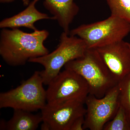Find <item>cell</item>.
I'll return each mask as SVG.
<instances>
[{
    "mask_svg": "<svg viewBox=\"0 0 130 130\" xmlns=\"http://www.w3.org/2000/svg\"><path fill=\"white\" fill-rule=\"evenodd\" d=\"M49 35L45 29L27 32L19 28L2 29L0 35L1 56L11 66L25 65L31 59L49 53L44 45Z\"/></svg>",
    "mask_w": 130,
    "mask_h": 130,
    "instance_id": "obj_1",
    "label": "cell"
},
{
    "mask_svg": "<svg viewBox=\"0 0 130 130\" xmlns=\"http://www.w3.org/2000/svg\"><path fill=\"white\" fill-rule=\"evenodd\" d=\"M64 67L83 77L88 84L89 94L98 98L104 96L119 83L95 49L88 48L83 56Z\"/></svg>",
    "mask_w": 130,
    "mask_h": 130,
    "instance_id": "obj_2",
    "label": "cell"
},
{
    "mask_svg": "<svg viewBox=\"0 0 130 130\" xmlns=\"http://www.w3.org/2000/svg\"><path fill=\"white\" fill-rule=\"evenodd\" d=\"M88 48L83 40L63 31L56 49L44 56L31 59L30 63L42 65L40 71L44 84L48 85L67 63L83 56Z\"/></svg>",
    "mask_w": 130,
    "mask_h": 130,
    "instance_id": "obj_3",
    "label": "cell"
},
{
    "mask_svg": "<svg viewBox=\"0 0 130 130\" xmlns=\"http://www.w3.org/2000/svg\"><path fill=\"white\" fill-rule=\"evenodd\" d=\"M130 33L129 23L111 15L104 20L81 25L69 34L82 39L88 48L96 49L124 40Z\"/></svg>",
    "mask_w": 130,
    "mask_h": 130,
    "instance_id": "obj_4",
    "label": "cell"
},
{
    "mask_svg": "<svg viewBox=\"0 0 130 130\" xmlns=\"http://www.w3.org/2000/svg\"><path fill=\"white\" fill-rule=\"evenodd\" d=\"M40 71L11 90L0 94V108H11L33 112L41 110L47 104L46 91Z\"/></svg>",
    "mask_w": 130,
    "mask_h": 130,
    "instance_id": "obj_5",
    "label": "cell"
},
{
    "mask_svg": "<svg viewBox=\"0 0 130 130\" xmlns=\"http://www.w3.org/2000/svg\"><path fill=\"white\" fill-rule=\"evenodd\" d=\"M41 111V130H84L86 113L84 102L73 100L58 104L47 103Z\"/></svg>",
    "mask_w": 130,
    "mask_h": 130,
    "instance_id": "obj_6",
    "label": "cell"
},
{
    "mask_svg": "<svg viewBox=\"0 0 130 130\" xmlns=\"http://www.w3.org/2000/svg\"><path fill=\"white\" fill-rule=\"evenodd\" d=\"M47 103L56 104L70 100L85 102L89 94L88 84L76 73L65 69L48 85Z\"/></svg>",
    "mask_w": 130,
    "mask_h": 130,
    "instance_id": "obj_7",
    "label": "cell"
},
{
    "mask_svg": "<svg viewBox=\"0 0 130 130\" xmlns=\"http://www.w3.org/2000/svg\"><path fill=\"white\" fill-rule=\"evenodd\" d=\"M119 94L118 84L101 98L89 94L85 102L86 113L84 130H103L105 125L113 118L119 108Z\"/></svg>",
    "mask_w": 130,
    "mask_h": 130,
    "instance_id": "obj_8",
    "label": "cell"
},
{
    "mask_svg": "<svg viewBox=\"0 0 130 130\" xmlns=\"http://www.w3.org/2000/svg\"><path fill=\"white\" fill-rule=\"evenodd\" d=\"M95 49L118 83L130 74V43L123 40Z\"/></svg>",
    "mask_w": 130,
    "mask_h": 130,
    "instance_id": "obj_9",
    "label": "cell"
},
{
    "mask_svg": "<svg viewBox=\"0 0 130 130\" xmlns=\"http://www.w3.org/2000/svg\"><path fill=\"white\" fill-rule=\"evenodd\" d=\"M40 0H33L25 9L18 14L3 20L0 22V28L15 29L23 27L33 31L38 29L35 25L36 22L42 20H53V16L38 11L36 7Z\"/></svg>",
    "mask_w": 130,
    "mask_h": 130,
    "instance_id": "obj_10",
    "label": "cell"
},
{
    "mask_svg": "<svg viewBox=\"0 0 130 130\" xmlns=\"http://www.w3.org/2000/svg\"><path fill=\"white\" fill-rule=\"evenodd\" d=\"M46 9L57 20L64 32L70 33V25L78 14L79 7L74 0H43Z\"/></svg>",
    "mask_w": 130,
    "mask_h": 130,
    "instance_id": "obj_11",
    "label": "cell"
},
{
    "mask_svg": "<svg viewBox=\"0 0 130 130\" xmlns=\"http://www.w3.org/2000/svg\"><path fill=\"white\" fill-rule=\"evenodd\" d=\"M42 122L41 114L24 110H14L11 118L6 122L5 130H35Z\"/></svg>",
    "mask_w": 130,
    "mask_h": 130,
    "instance_id": "obj_12",
    "label": "cell"
},
{
    "mask_svg": "<svg viewBox=\"0 0 130 130\" xmlns=\"http://www.w3.org/2000/svg\"><path fill=\"white\" fill-rule=\"evenodd\" d=\"M120 106L124 110L130 125V74L118 84Z\"/></svg>",
    "mask_w": 130,
    "mask_h": 130,
    "instance_id": "obj_13",
    "label": "cell"
},
{
    "mask_svg": "<svg viewBox=\"0 0 130 130\" xmlns=\"http://www.w3.org/2000/svg\"><path fill=\"white\" fill-rule=\"evenodd\" d=\"M111 15L130 23V0H106Z\"/></svg>",
    "mask_w": 130,
    "mask_h": 130,
    "instance_id": "obj_14",
    "label": "cell"
},
{
    "mask_svg": "<svg viewBox=\"0 0 130 130\" xmlns=\"http://www.w3.org/2000/svg\"><path fill=\"white\" fill-rule=\"evenodd\" d=\"M103 130H130V125L121 107L111 120L106 124Z\"/></svg>",
    "mask_w": 130,
    "mask_h": 130,
    "instance_id": "obj_15",
    "label": "cell"
},
{
    "mask_svg": "<svg viewBox=\"0 0 130 130\" xmlns=\"http://www.w3.org/2000/svg\"><path fill=\"white\" fill-rule=\"evenodd\" d=\"M15 0H0V2L3 4L10 3L14 2Z\"/></svg>",
    "mask_w": 130,
    "mask_h": 130,
    "instance_id": "obj_16",
    "label": "cell"
},
{
    "mask_svg": "<svg viewBox=\"0 0 130 130\" xmlns=\"http://www.w3.org/2000/svg\"><path fill=\"white\" fill-rule=\"evenodd\" d=\"M22 1L24 6H28L30 3V0H22Z\"/></svg>",
    "mask_w": 130,
    "mask_h": 130,
    "instance_id": "obj_17",
    "label": "cell"
}]
</instances>
